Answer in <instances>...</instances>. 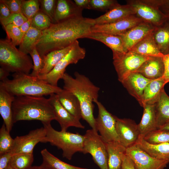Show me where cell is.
I'll use <instances>...</instances> for the list:
<instances>
[{
	"label": "cell",
	"instance_id": "6da1fadb",
	"mask_svg": "<svg viewBox=\"0 0 169 169\" xmlns=\"http://www.w3.org/2000/svg\"><path fill=\"white\" fill-rule=\"evenodd\" d=\"M93 19L82 16L69 18L52 23L41 31L36 47L42 57L50 52L65 48L91 33Z\"/></svg>",
	"mask_w": 169,
	"mask_h": 169
},
{
	"label": "cell",
	"instance_id": "7a4b0ae2",
	"mask_svg": "<svg viewBox=\"0 0 169 169\" xmlns=\"http://www.w3.org/2000/svg\"><path fill=\"white\" fill-rule=\"evenodd\" d=\"M74 75L73 78L66 73L64 74L62 78L63 89L76 96L80 103L82 118L92 129L98 131L93 115V102L98 100L100 89L85 75L77 72L74 73Z\"/></svg>",
	"mask_w": 169,
	"mask_h": 169
},
{
	"label": "cell",
	"instance_id": "3957f363",
	"mask_svg": "<svg viewBox=\"0 0 169 169\" xmlns=\"http://www.w3.org/2000/svg\"><path fill=\"white\" fill-rule=\"evenodd\" d=\"M12 109L13 123L31 120L49 123L55 120L53 108L49 99L43 96L15 97Z\"/></svg>",
	"mask_w": 169,
	"mask_h": 169
},
{
	"label": "cell",
	"instance_id": "277c9868",
	"mask_svg": "<svg viewBox=\"0 0 169 169\" xmlns=\"http://www.w3.org/2000/svg\"><path fill=\"white\" fill-rule=\"evenodd\" d=\"M11 79L8 78L0 82V86L15 97L43 96L57 94L62 89L52 86L38 77L30 74L14 73Z\"/></svg>",
	"mask_w": 169,
	"mask_h": 169
},
{
	"label": "cell",
	"instance_id": "5b68a950",
	"mask_svg": "<svg viewBox=\"0 0 169 169\" xmlns=\"http://www.w3.org/2000/svg\"><path fill=\"white\" fill-rule=\"evenodd\" d=\"M42 124L46 132L43 143L49 142L61 149L63 157L69 160L76 152H82L84 135L67 131H58L52 127L50 123Z\"/></svg>",
	"mask_w": 169,
	"mask_h": 169
},
{
	"label": "cell",
	"instance_id": "8992f818",
	"mask_svg": "<svg viewBox=\"0 0 169 169\" xmlns=\"http://www.w3.org/2000/svg\"><path fill=\"white\" fill-rule=\"evenodd\" d=\"M0 65L9 72L29 74L33 68L30 57L8 39L0 40Z\"/></svg>",
	"mask_w": 169,
	"mask_h": 169
},
{
	"label": "cell",
	"instance_id": "52a82bcc",
	"mask_svg": "<svg viewBox=\"0 0 169 169\" xmlns=\"http://www.w3.org/2000/svg\"><path fill=\"white\" fill-rule=\"evenodd\" d=\"M85 54V49L80 46L78 40L76 41L69 52L49 73L38 77L52 86H58V81L62 79L67 67L70 64L77 63L84 58Z\"/></svg>",
	"mask_w": 169,
	"mask_h": 169
},
{
	"label": "cell",
	"instance_id": "ba28073f",
	"mask_svg": "<svg viewBox=\"0 0 169 169\" xmlns=\"http://www.w3.org/2000/svg\"><path fill=\"white\" fill-rule=\"evenodd\" d=\"M82 152L89 153L95 163L100 169H108V154L105 143L98 131L91 129L86 131L84 135Z\"/></svg>",
	"mask_w": 169,
	"mask_h": 169
},
{
	"label": "cell",
	"instance_id": "9c48e42d",
	"mask_svg": "<svg viewBox=\"0 0 169 169\" xmlns=\"http://www.w3.org/2000/svg\"><path fill=\"white\" fill-rule=\"evenodd\" d=\"M113 64L118 80L120 82L130 74L135 72L151 57L141 55L131 51L113 54Z\"/></svg>",
	"mask_w": 169,
	"mask_h": 169
},
{
	"label": "cell",
	"instance_id": "30bf717a",
	"mask_svg": "<svg viewBox=\"0 0 169 169\" xmlns=\"http://www.w3.org/2000/svg\"><path fill=\"white\" fill-rule=\"evenodd\" d=\"M98 108V115L95 118L97 131L105 143L120 142L115 129L116 116L108 111L98 100L95 101Z\"/></svg>",
	"mask_w": 169,
	"mask_h": 169
},
{
	"label": "cell",
	"instance_id": "8fae6325",
	"mask_svg": "<svg viewBox=\"0 0 169 169\" xmlns=\"http://www.w3.org/2000/svg\"><path fill=\"white\" fill-rule=\"evenodd\" d=\"M125 154L132 161L135 169H163L169 163L168 159L151 156L136 143L126 148Z\"/></svg>",
	"mask_w": 169,
	"mask_h": 169
},
{
	"label": "cell",
	"instance_id": "7c38bea8",
	"mask_svg": "<svg viewBox=\"0 0 169 169\" xmlns=\"http://www.w3.org/2000/svg\"><path fill=\"white\" fill-rule=\"evenodd\" d=\"M126 3L132 7L137 17L154 27L160 24L167 17L146 0H129Z\"/></svg>",
	"mask_w": 169,
	"mask_h": 169
},
{
	"label": "cell",
	"instance_id": "4fadbf2b",
	"mask_svg": "<svg viewBox=\"0 0 169 169\" xmlns=\"http://www.w3.org/2000/svg\"><path fill=\"white\" fill-rule=\"evenodd\" d=\"M46 134L43 126L31 131L26 135L16 136L14 139V146L11 153L12 156L21 153H33L35 146L39 142L43 143Z\"/></svg>",
	"mask_w": 169,
	"mask_h": 169
},
{
	"label": "cell",
	"instance_id": "5bb4252c",
	"mask_svg": "<svg viewBox=\"0 0 169 169\" xmlns=\"http://www.w3.org/2000/svg\"><path fill=\"white\" fill-rule=\"evenodd\" d=\"M115 129L120 142L126 148L136 144L140 137L137 125L131 119L116 117Z\"/></svg>",
	"mask_w": 169,
	"mask_h": 169
},
{
	"label": "cell",
	"instance_id": "9a60e30c",
	"mask_svg": "<svg viewBox=\"0 0 169 169\" xmlns=\"http://www.w3.org/2000/svg\"><path fill=\"white\" fill-rule=\"evenodd\" d=\"M143 21L135 15H133L113 23L94 25L91 28V33L101 32L119 35Z\"/></svg>",
	"mask_w": 169,
	"mask_h": 169
},
{
	"label": "cell",
	"instance_id": "2e32d148",
	"mask_svg": "<svg viewBox=\"0 0 169 169\" xmlns=\"http://www.w3.org/2000/svg\"><path fill=\"white\" fill-rule=\"evenodd\" d=\"M49 99L53 108L55 120L59 123L61 131H67L68 128L71 126L81 129L85 128L79 120L71 114L62 105L56 94L50 95Z\"/></svg>",
	"mask_w": 169,
	"mask_h": 169
},
{
	"label": "cell",
	"instance_id": "e0dca14e",
	"mask_svg": "<svg viewBox=\"0 0 169 169\" xmlns=\"http://www.w3.org/2000/svg\"><path fill=\"white\" fill-rule=\"evenodd\" d=\"M155 27L144 21L119 35L123 42L125 52L151 33Z\"/></svg>",
	"mask_w": 169,
	"mask_h": 169
},
{
	"label": "cell",
	"instance_id": "ac0fdd59",
	"mask_svg": "<svg viewBox=\"0 0 169 169\" xmlns=\"http://www.w3.org/2000/svg\"><path fill=\"white\" fill-rule=\"evenodd\" d=\"M152 80L146 78L139 73L134 72L129 74L121 83L129 93L140 104L144 89Z\"/></svg>",
	"mask_w": 169,
	"mask_h": 169
},
{
	"label": "cell",
	"instance_id": "d6986e66",
	"mask_svg": "<svg viewBox=\"0 0 169 169\" xmlns=\"http://www.w3.org/2000/svg\"><path fill=\"white\" fill-rule=\"evenodd\" d=\"M163 56L151 57L135 72L146 78L155 80L163 78L165 72Z\"/></svg>",
	"mask_w": 169,
	"mask_h": 169
},
{
	"label": "cell",
	"instance_id": "ffe728a7",
	"mask_svg": "<svg viewBox=\"0 0 169 169\" xmlns=\"http://www.w3.org/2000/svg\"><path fill=\"white\" fill-rule=\"evenodd\" d=\"M135 15L132 7L128 4L118 5L104 14L93 19L94 25L114 23L130 16Z\"/></svg>",
	"mask_w": 169,
	"mask_h": 169
},
{
	"label": "cell",
	"instance_id": "44dd1931",
	"mask_svg": "<svg viewBox=\"0 0 169 169\" xmlns=\"http://www.w3.org/2000/svg\"><path fill=\"white\" fill-rule=\"evenodd\" d=\"M15 98V96L0 86V114L9 132L13 124L12 106Z\"/></svg>",
	"mask_w": 169,
	"mask_h": 169
},
{
	"label": "cell",
	"instance_id": "7402d4cb",
	"mask_svg": "<svg viewBox=\"0 0 169 169\" xmlns=\"http://www.w3.org/2000/svg\"><path fill=\"white\" fill-rule=\"evenodd\" d=\"M152 34L161 53L164 56L169 54V17L155 27Z\"/></svg>",
	"mask_w": 169,
	"mask_h": 169
},
{
	"label": "cell",
	"instance_id": "603a6c76",
	"mask_svg": "<svg viewBox=\"0 0 169 169\" xmlns=\"http://www.w3.org/2000/svg\"><path fill=\"white\" fill-rule=\"evenodd\" d=\"M83 10L78 7L74 2L69 0H58L54 23L69 18L82 16Z\"/></svg>",
	"mask_w": 169,
	"mask_h": 169
},
{
	"label": "cell",
	"instance_id": "cb8c5ba5",
	"mask_svg": "<svg viewBox=\"0 0 169 169\" xmlns=\"http://www.w3.org/2000/svg\"><path fill=\"white\" fill-rule=\"evenodd\" d=\"M108 154V169H121L126 148L120 142L105 143Z\"/></svg>",
	"mask_w": 169,
	"mask_h": 169
},
{
	"label": "cell",
	"instance_id": "d4e9b609",
	"mask_svg": "<svg viewBox=\"0 0 169 169\" xmlns=\"http://www.w3.org/2000/svg\"><path fill=\"white\" fill-rule=\"evenodd\" d=\"M85 38L103 43L112 50L113 54L125 53L122 40L119 35L101 32L91 33Z\"/></svg>",
	"mask_w": 169,
	"mask_h": 169
},
{
	"label": "cell",
	"instance_id": "484cf974",
	"mask_svg": "<svg viewBox=\"0 0 169 169\" xmlns=\"http://www.w3.org/2000/svg\"><path fill=\"white\" fill-rule=\"evenodd\" d=\"M143 107V115L137 125L140 137L143 138L148 133L157 129L154 104H146Z\"/></svg>",
	"mask_w": 169,
	"mask_h": 169
},
{
	"label": "cell",
	"instance_id": "4316f807",
	"mask_svg": "<svg viewBox=\"0 0 169 169\" xmlns=\"http://www.w3.org/2000/svg\"><path fill=\"white\" fill-rule=\"evenodd\" d=\"M166 84L163 78L152 80L146 86L144 91L140 105L153 104L156 101L164 86Z\"/></svg>",
	"mask_w": 169,
	"mask_h": 169
},
{
	"label": "cell",
	"instance_id": "83f0119b",
	"mask_svg": "<svg viewBox=\"0 0 169 169\" xmlns=\"http://www.w3.org/2000/svg\"><path fill=\"white\" fill-rule=\"evenodd\" d=\"M56 95L59 101L65 109L79 120L82 118L80 103L75 95L64 89Z\"/></svg>",
	"mask_w": 169,
	"mask_h": 169
},
{
	"label": "cell",
	"instance_id": "f1b7e54d",
	"mask_svg": "<svg viewBox=\"0 0 169 169\" xmlns=\"http://www.w3.org/2000/svg\"><path fill=\"white\" fill-rule=\"evenodd\" d=\"M154 104L158 129L169 122V96L164 89Z\"/></svg>",
	"mask_w": 169,
	"mask_h": 169
},
{
	"label": "cell",
	"instance_id": "f546056e",
	"mask_svg": "<svg viewBox=\"0 0 169 169\" xmlns=\"http://www.w3.org/2000/svg\"><path fill=\"white\" fill-rule=\"evenodd\" d=\"M129 51L149 57L162 56L153 37L152 33L134 46Z\"/></svg>",
	"mask_w": 169,
	"mask_h": 169
},
{
	"label": "cell",
	"instance_id": "4dcf8cb0",
	"mask_svg": "<svg viewBox=\"0 0 169 169\" xmlns=\"http://www.w3.org/2000/svg\"><path fill=\"white\" fill-rule=\"evenodd\" d=\"M136 144L151 156L159 159L169 160V143H149L140 137Z\"/></svg>",
	"mask_w": 169,
	"mask_h": 169
},
{
	"label": "cell",
	"instance_id": "1f68e13d",
	"mask_svg": "<svg viewBox=\"0 0 169 169\" xmlns=\"http://www.w3.org/2000/svg\"><path fill=\"white\" fill-rule=\"evenodd\" d=\"M73 44L63 49L50 52L44 56L43 58L44 67L39 76L44 75L49 73L69 52Z\"/></svg>",
	"mask_w": 169,
	"mask_h": 169
},
{
	"label": "cell",
	"instance_id": "d6a6232c",
	"mask_svg": "<svg viewBox=\"0 0 169 169\" xmlns=\"http://www.w3.org/2000/svg\"><path fill=\"white\" fill-rule=\"evenodd\" d=\"M43 158L41 165L50 169H89L73 166L64 162L51 153L46 149L41 152Z\"/></svg>",
	"mask_w": 169,
	"mask_h": 169
},
{
	"label": "cell",
	"instance_id": "836d02e7",
	"mask_svg": "<svg viewBox=\"0 0 169 169\" xmlns=\"http://www.w3.org/2000/svg\"><path fill=\"white\" fill-rule=\"evenodd\" d=\"M41 31L31 26L23 36L19 49L26 54H29L36 47L41 36Z\"/></svg>",
	"mask_w": 169,
	"mask_h": 169
},
{
	"label": "cell",
	"instance_id": "e575fe53",
	"mask_svg": "<svg viewBox=\"0 0 169 169\" xmlns=\"http://www.w3.org/2000/svg\"><path fill=\"white\" fill-rule=\"evenodd\" d=\"M34 160L33 153H19L13 155L9 165L12 169H28Z\"/></svg>",
	"mask_w": 169,
	"mask_h": 169
},
{
	"label": "cell",
	"instance_id": "d590c367",
	"mask_svg": "<svg viewBox=\"0 0 169 169\" xmlns=\"http://www.w3.org/2000/svg\"><path fill=\"white\" fill-rule=\"evenodd\" d=\"M14 143V139L11 136L3 124L0 129V155L11 152Z\"/></svg>",
	"mask_w": 169,
	"mask_h": 169
},
{
	"label": "cell",
	"instance_id": "8d00e7d4",
	"mask_svg": "<svg viewBox=\"0 0 169 169\" xmlns=\"http://www.w3.org/2000/svg\"><path fill=\"white\" fill-rule=\"evenodd\" d=\"M143 138L153 144L169 143V130L156 129L146 134Z\"/></svg>",
	"mask_w": 169,
	"mask_h": 169
},
{
	"label": "cell",
	"instance_id": "74e56055",
	"mask_svg": "<svg viewBox=\"0 0 169 169\" xmlns=\"http://www.w3.org/2000/svg\"><path fill=\"white\" fill-rule=\"evenodd\" d=\"M52 24L49 17L40 9L32 18L31 26L42 31L49 28Z\"/></svg>",
	"mask_w": 169,
	"mask_h": 169
},
{
	"label": "cell",
	"instance_id": "f35d334b",
	"mask_svg": "<svg viewBox=\"0 0 169 169\" xmlns=\"http://www.w3.org/2000/svg\"><path fill=\"white\" fill-rule=\"evenodd\" d=\"M40 9L39 0H23L21 13L28 19H32Z\"/></svg>",
	"mask_w": 169,
	"mask_h": 169
},
{
	"label": "cell",
	"instance_id": "ab89813d",
	"mask_svg": "<svg viewBox=\"0 0 169 169\" xmlns=\"http://www.w3.org/2000/svg\"><path fill=\"white\" fill-rule=\"evenodd\" d=\"M7 38L15 46L19 45L23 36L19 27L12 24L3 27Z\"/></svg>",
	"mask_w": 169,
	"mask_h": 169
},
{
	"label": "cell",
	"instance_id": "60d3db41",
	"mask_svg": "<svg viewBox=\"0 0 169 169\" xmlns=\"http://www.w3.org/2000/svg\"><path fill=\"white\" fill-rule=\"evenodd\" d=\"M119 4L115 0H90V9L106 12Z\"/></svg>",
	"mask_w": 169,
	"mask_h": 169
},
{
	"label": "cell",
	"instance_id": "b9f144b4",
	"mask_svg": "<svg viewBox=\"0 0 169 169\" xmlns=\"http://www.w3.org/2000/svg\"><path fill=\"white\" fill-rule=\"evenodd\" d=\"M29 54L32 59L33 64V68L30 74L33 77H38L44 67L43 58L39 55L36 47Z\"/></svg>",
	"mask_w": 169,
	"mask_h": 169
},
{
	"label": "cell",
	"instance_id": "7bdbcfd3",
	"mask_svg": "<svg viewBox=\"0 0 169 169\" xmlns=\"http://www.w3.org/2000/svg\"><path fill=\"white\" fill-rule=\"evenodd\" d=\"M40 9L50 18L52 23H54V16L57 0H39Z\"/></svg>",
	"mask_w": 169,
	"mask_h": 169
},
{
	"label": "cell",
	"instance_id": "ee69618b",
	"mask_svg": "<svg viewBox=\"0 0 169 169\" xmlns=\"http://www.w3.org/2000/svg\"><path fill=\"white\" fill-rule=\"evenodd\" d=\"M28 19L21 12L11 13L7 18L1 21V23L3 27L12 24L20 27Z\"/></svg>",
	"mask_w": 169,
	"mask_h": 169
},
{
	"label": "cell",
	"instance_id": "f6af8a7d",
	"mask_svg": "<svg viewBox=\"0 0 169 169\" xmlns=\"http://www.w3.org/2000/svg\"><path fill=\"white\" fill-rule=\"evenodd\" d=\"M153 6L158 8L165 16L169 17V0H147Z\"/></svg>",
	"mask_w": 169,
	"mask_h": 169
},
{
	"label": "cell",
	"instance_id": "bcb514c9",
	"mask_svg": "<svg viewBox=\"0 0 169 169\" xmlns=\"http://www.w3.org/2000/svg\"><path fill=\"white\" fill-rule=\"evenodd\" d=\"M23 0H0L8 8L11 13H21Z\"/></svg>",
	"mask_w": 169,
	"mask_h": 169
},
{
	"label": "cell",
	"instance_id": "7dc6e473",
	"mask_svg": "<svg viewBox=\"0 0 169 169\" xmlns=\"http://www.w3.org/2000/svg\"><path fill=\"white\" fill-rule=\"evenodd\" d=\"M12 156L10 152L0 155V169H5L9 166Z\"/></svg>",
	"mask_w": 169,
	"mask_h": 169
},
{
	"label": "cell",
	"instance_id": "c3c4849f",
	"mask_svg": "<svg viewBox=\"0 0 169 169\" xmlns=\"http://www.w3.org/2000/svg\"><path fill=\"white\" fill-rule=\"evenodd\" d=\"M11 13L7 6L4 3L0 2V21H2L7 18Z\"/></svg>",
	"mask_w": 169,
	"mask_h": 169
},
{
	"label": "cell",
	"instance_id": "681fc988",
	"mask_svg": "<svg viewBox=\"0 0 169 169\" xmlns=\"http://www.w3.org/2000/svg\"><path fill=\"white\" fill-rule=\"evenodd\" d=\"M121 169H135L132 161L125 153L123 157Z\"/></svg>",
	"mask_w": 169,
	"mask_h": 169
},
{
	"label": "cell",
	"instance_id": "f907efd6",
	"mask_svg": "<svg viewBox=\"0 0 169 169\" xmlns=\"http://www.w3.org/2000/svg\"><path fill=\"white\" fill-rule=\"evenodd\" d=\"M163 58L165 65V72L163 78L167 83L169 82V54L164 56Z\"/></svg>",
	"mask_w": 169,
	"mask_h": 169
},
{
	"label": "cell",
	"instance_id": "816d5d0a",
	"mask_svg": "<svg viewBox=\"0 0 169 169\" xmlns=\"http://www.w3.org/2000/svg\"><path fill=\"white\" fill-rule=\"evenodd\" d=\"M90 0H74L76 5L79 8L84 9H90Z\"/></svg>",
	"mask_w": 169,
	"mask_h": 169
},
{
	"label": "cell",
	"instance_id": "f5cc1de1",
	"mask_svg": "<svg viewBox=\"0 0 169 169\" xmlns=\"http://www.w3.org/2000/svg\"><path fill=\"white\" fill-rule=\"evenodd\" d=\"M32 19H28L19 27L23 35L29 30L31 26Z\"/></svg>",
	"mask_w": 169,
	"mask_h": 169
},
{
	"label": "cell",
	"instance_id": "db71d44e",
	"mask_svg": "<svg viewBox=\"0 0 169 169\" xmlns=\"http://www.w3.org/2000/svg\"><path fill=\"white\" fill-rule=\"evenodd\" d=\"M10 75V72L5 69L0 68V80L1 81H3L8 79V77Z\"/></svg>",
	"mask_w": 169,
	"mask_h": 169
},
{
	"label": "cell",
	"instance_id": "11a10c76",
	"mask_svg": "<svg viewBox=\"0 0 169 169\" xmlns=\"http://www.w3.org/2000/svg\"><path fill=\"white\" fill-rule=\"evenodd\" d=\"M28 169H50L41 165L40 166H31Z\"/></svg>",
	"mask_w": 169,
	"mask_h": 169
},
{
	"label": "cell",
	"instance_id": "9f6ffc18",
	"mask_svg": "<svg viewBox=\"0 0 169 169\" xmlns=\"http://www.w3.org/2000/svg\"><path fill=\"white\" fill-rule=\"evenodd\" d=\"M159 129L169 130V122L161 127Z\"/></svg>",
	"mask_w": 169,
	"mask_h": 169
},
{
	"label": "cell",
	"instance_id": "6f0895ef",
	"mask_svg": "<svg viewBox=\"0 0 169 169\" xmlns=\"http://www.w3.org/2000/svg\"><path fill=\"white\" fill-rule=\"evenodd\" d=\"M5 169H12L10 167L9 165V166Z\"/></svg>",
	"mask_w": 169,
	"mask_h": 169
}]
</instances>
